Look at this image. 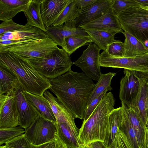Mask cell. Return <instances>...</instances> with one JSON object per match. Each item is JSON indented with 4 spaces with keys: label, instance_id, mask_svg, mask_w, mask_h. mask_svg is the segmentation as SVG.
I'll list each match as a JSON object with an SVG mask.
<instances>
[{
    "label": "cell",
    "instance_id": "obj_1",
    "mask_svg": "<svg viewBox=\"0 0 148 148\" xmlns=\"http://www.w3.org/2000/svg\"><path fill=\"white\" fill-rule=\"evenodd\" d=\"M49 90L75 118L84 119L87 104L95 84L83 73L70 69L62 75L48 79Z\"/></svg>",
    "mask_w": 148,
    "mask_h": 148
},
{
    "label": "cell",
    "instance_id": "obj_2",
    "mask_svg": "<svg viewBox=\"0 0 148 148\" xmlns=\"http://www.w3.org/2000/svg\"><path fill=\"white\" fill-rule=\"evenodd\" d=\"M114 104L113 94L106 93L89 118L83 122L78 138L82 148L95 142H104L109 115Z\"/></svg>",
    "mask_w": 148,
    "mask_h": 148
},
{
    "label": "cell",
    "instance_id": "obj_3",
    "mask_svg": "<svg viewBox=\"0 0 148 148\" xmlns=\"http://www.w3.org/2000/svg\"><path fill=\"white\" fill-rule=\"evenodd\" d=\"M0 61L4 63L17 77L25 91L43 95L51 85L48 79L37 71L24 58L12 52H0Z\"/></svg>",
    "mask_w": 148,
    "mask_h": 148
},
{
    "label": "cell",
    "instance_id": "obj_4",
    "mask_svg": "<svg viewBox=\"0 0 148 148\" xmlns=\"http://www.w3.org/2000/svg\"><path fill=\"white\" fill-rule=\"evenodd\" d=\"M24 59L48 79L55 78L65 73L71 69L73 64L69 54L63 49L58 47L45 58Z\"/></svg>",
    "mask_w": 148,
    "mask_h": 148
},
{
    "label": "cell",
    "instance_id": "obj_5",
    "mask_svg": "<svg viewBox=\"0 0 148 148\" xmlns=\"http://www.w3.org/2000/svg\"><path fill=\"white\" fill-rule=\"evenodd\" d=\"M122 29L144 45L148 42V10L141 6L131 8L117 15Z\"/></svg>",
    "mask_w": 148,
    "mask_h": 148
},
{
    "label": "cell",
    "instance_id": "obj_6",
    "mask_svg": "<svg viewBox=\"0 0 148 148\" xmlns=\"http://www.w3.org/2000/svg\"><path fill=\"white\" fill-rule=\"evenodd\" d=\"M57 45L48 36L10 45L0 46V52L9 51L24 58H45L57 49Z\"/></svg>",
    "mask_w": 148,
    "mask_h": 148
},
{
    "label": "cell",
    "instance_id": "obj_7",
    "mask_svg": "<svg viewBox=\"0 0 148 148\" xmlns=\"http://www.w3.org/2000/svg\"><path fill=\"white\" fill-rule=\"evenodd\" d=\"M101 67L121 68L148 73V53L134 57H114L103 51L100 55Z\"/></svg>",
    "mask_w": 148,
    "mask_h": 148
},
{
    "label": "cell",
    "instance_id": "obj_8",
    "mask_svg": "<svg viewBox=\"0 0 148 148\" xmlns=\"http://www.w3.org/2000/svg\"><path fill=\"white\" fill-rule=\"evenodd\" d=\"M25 130V137L34 145L45 143L57 137L56 123L40 116Z\"/></svg>",
    "mask_w": 148,
    "mask_h": 148
},
{
    "label": "cell",
    "instance_id": "obj_9",
    "mask_svg": "<svg viewBox=\"0 0 148 148\" xmlns=\"http://www.w3.org/2000/svg\"><path fill=\"white\" fill-rule=\"evenodd\" d=\"M100 50L96 44L90 42L82 56L73 63L87 76L95 81L99 80L102 74L99 64Z\"/></svg>",
    "mask_w": 148,
    "mask_h": 148
},
{
    "label": "cell",
    "instance_id": "obj_10",
    "mask_svg": "<svg viewBox=\"0 0 148 148\" xmlns=\"http://www.w3.org/2000/svg\"><path fill=\"white\" fill-rule=\"evenodd\" d=\"M125 76L120 82L119 98L121 103L133 108L135 104L140 87L136 71L124 69Z\"/></svg>",
    "mask_w": 148,
    "mask_h": 148
},
{
    "label": "cell",
    "instance_id": "obj_11",
    "mask_svg": "<svg viewBox=\"0 0 148 148\" xmlns=\"http://www.w3.org/2000/svg\"><path fill=\"white\" fill-rule=\"evenodd\" d=\"M47 37L46 33L40 29L25 25L21 29L0 35V46L10 45Z\"/></svg>",
    "mask_w": 148,
    "mask_h": 148
},
{
    "label": "cell",
    "instance_id": "obj_12",
    "mask_svg": "<svg viewBox=\"0 0 148 148\" xmlns=\"http://www.w3.org/2000/svg\"><path fill=\"white\" fill-rule=\"evenodd\" d=\"M14 90L0 94V128L19 125Z\"/></svg>",
    "mask_w": 148,
    "mask_h": 148
},
{
    "label": "cell",
    "instance_id": "obj_13",
    "mask_svg": "<svg viewBox=\"0 0 148 148\" xmlns=\"http://www.w3.org/2000/svg\"><path fill=\"white\" fill-rule=\"evenodd\" d=\"M14 91L19 125L25 130L40 116L26 99L24 94V90L20 84L14 89Z\"/></svg>",
    "mask_w": 148,
    "mask_h": 148
},
{
    "label": "cell",
    "instance_id": "obj_14",
    "mask_svg": "<svg viewBox=\"0 0 148 148\" xmlns=\"http://www.w3.org/2000/svg\"><path fill=\"white\" fill-rule=\"evenodd\" d=\"M47 35L57 45L65 50V39L74 35L90 37L85 30L76 27L75 20L66 22L64 25L51 26L46 28Z\"/></svg>",
    "mask_w": 148,
    "mask_h": 148
},
{
    "label": "cell",
    "instance_id": "obj_15",
    "mask_svg": "<svg viewBox=\"0 0 148 148\" xmlns=\"http://www.w3.org/2000/svg\"><path fill=\"white\" fill-rule=\"evenodd\" d=\"M114 0H96L79 12L75 19L76 27L97 19L105 14L112 7Z\"/></svg>",
    "mask_w": 148,
    "mask_h": 148
},
{
    "label": "cell",
    "instance_id": "obj_16",
    "mask_svg": "<svg viewBox=\"0 0 148 148\" xmlns=\"http://www.w3.org/2000/svg\"><path fill=\"white\" fill-rule=\"evenodd\" d=\"M140 87L134 107L132 108L138 114L147 127L148 116V73L136 71Z\"/></svg>",
    "mask_w": 148,
    "mask_h": 148
},
{
    "label": "cell",
    "instance_id": "obj_17",
    "mask_svg": "<svg viewBox=\"0 0 148 148\" xmlns=\"http://www.w3.org/2000/svg\"><path fill=\"white\" fill-rule=\"evenodd\" d=\"M84 30H99L122 33L119 19L113 13L111 7L104 15L99 18L91 21L79 27Z\"/></svg>",
    "mask_w": 148,
    "mask_h": 148
},
{
    "label": "cell",
    "instance_id": "obj_18",
    "mask_svg": "<svg viewBox=\"0 0 148 148\" xmlns=\"http://www.w3.org/2000/svg\"><path fill=\"white\" fill-rule=\"evenodd\" d=\"M70 0H41L40 11L46 28L52 25Z\"/></svg>",
    "mask_w": 148,
    "mask_h": 148
},
{
    "label": "cell",
    "instance_id": "obj_19",
    "mask_svg": "<svg viewBox=\"0 0 148 148\" xmlns=\"http://www.w3.org/2000/svg\"><path fill=\"white\" fill-rule=\"evenodd\" d=\"M122 109L125 113L136 134L141 148H148V129L138 114L131 107L121 103Z\"/></svg>",
    "mask_w": 148,
    "mask_h": 148
},
{
    "label": "cell",
    "instance_id": "obj_20",
    "mask_svg": "<svg viewBox=\"0 0 148 148\" xmlns=\"http://www.w3.org/2000/svg\"><path fill=\"white\" fill-rule=\"evenodd\" d=\"M57 136L65 148H82L78 138L79 129L75 128L66 123H56Z\"/></svg>",
    "mask_w": 148,
    "mask_h": 148
},
{
    "label": "cell",
    "instance_id": "obj_21",
    "mask_svg": "<svg viewBox=\"0 0 148 148\" xmlns=\"http://www.w3.org/2000/svg\"><path fill=\"white\" fill-rule=\"evenodd\" d=\"M43 95L50 104L56 123H66L75 128H78L75 124V118L57 97L47 90L44 92Z\"/></svg>",
    "mask_w": 148,
    "mask_h": 148
},
{
    "label": "cell",
    "instance_id": "obj_22",
    "mask_svg": "<svg viewBox=\"0 0 148 148\" xmlns=\"http://www.w3.org/2000/svg\"><path fill=\"white\" fill-rule=\"evenodd\" d=\"M25 96L39 116L43 118L56 123V121L50 104L43 95L40 96L24 91Z\"/></svg>",
    "mask_w": 148,
    "mask_h": 148
},
{
    "label": "cell",
    "instance_id": "obj_23",
    "mask_svg": "<svg viewBox=\"0 0 148 148\" xmlns=\"http://www.w3.org/2000/svg\"><path fill=\"white\" fill-rule=\"evenodd\" d=\"M32 0H0V20L12 19L16 14L24 12Z\"/></svg>",
    "mask_w": 148,
    "mask_h": 148
},
{
    "label": "cell",
    "instance_id": "obj_24",
    "mask_svg": "<svg viewBox=\"0 0 148 148\" xmlns=\"http://www.w3.org/2000/svg\"><path fill=\"white\" fill-rule=\"evenodd\" d=\"M121 120V107L114 108L109 114L104 141L103 142L105 147L107 148L114 140L120 126Z\"/></svg>",
    "mask_w": 148,
    "mask_h": 148
},
{
    "label": "cell",
    "instance_id": "obj_25",
    "mask_svg": "<svg viewBox=\"0 0 148 148\" xmlns=\"http://www.w3.org/2000/svg\"><path fill=\"white\" fill-rule=\"evenodd\" d=\"M41 0H32L27 9L23 12L27 19L25 24L38 28L46 32L40 11Z\"/></svg>",
    "mask_w": 148,
    "mask_h": 148
},
{
    "label": "cell",
    "instance_id": "obj_26",
    "mask_svg": "<svg viewBox=\"0 0 148 148\" xmlns=\"http://www.w3.org/2000/svg\"><path fill=\"white\" fill-rule=\"evenodd\" d=\"M0 94L8 93L20 84L16 75L0 61Z\"/></svg>",
    "mask_w": 148,
    "mask_h": 148
},
{
    "label": "cell",
    "instance_id": "obj_27",
    "mask_svg": "<svg viewBox=\"0 0 148 148\" xmlns=\"http://www.w3.org/2000/svg\"><path fill=\"white\" fill-rule=\"evenodd\" d=\"M122 33L125 37L124 42V57H134L148 53V49L141 42L127 32Z\"/></svg>",
    "mask_w": 148,
    "mask_h": 148
},
{
    "label": "cell",
    "instance_id": "obj_28",
    "mask_svg": "<svg viewBox=\"0 0 148 148\" xmlns=\"http://www.w3.org/2000/svg\"><path fill=\"white\" fill-rule=\"evenodd\" d=\"M85 31L100 50L106 51L108 45L114 41L115 35L118 32L99 30H87Z\"/></svg>",
    "mask_w": 148,
    "mask_h": 148
},
{
    "label": "cell",
    "instance_id": "obj_29",
    "mask_svg": "<svg viewBox=\"0 0 148 148\" xmlns=\"http://www.w3.org/2000/svg\"><path fill=\"white\" fill-rule=\"evenodd\" d=\"M116 75V73L111 72L105 74H101L91 94L86 108L93 100L105 91H110L112 89L111 86V81L113 77Z\"/></svg>",
    "mask_w": 148,
    "mask_h": 148
},
{
    "label": "cell",
    "instance_id": "obj_30",
    "mask_svg": "<svg viewBox=\"0 0 148 148\" xmlns=\"http://www.w3.org/2000/svg\"><path fill=\"white\" fill-rule=\"evenodd\" d=\"M79 12L75 0H70L51 26L61 25L68 21L74 20L78 16Z\"/></svg>",
    "mask_w": 148,
    "mask_h": 148
},
{
    "label": "cell",
    "instance_id": "obj_31",
    "mask_svg": "<svg viewBox=\"0 0 148 148\" xmlns=\"http://www.w3.org/2000/svg\"><path fill=\"white\" fill-rule=\"evenodd\" d=\"M119 129L126 136L132 148H141L135 131L127 116L122 109V120Z\"/></svg>",
    "mask_w": 148,
    "mask_h": 148
},
{
    "label": "cell",
    "instance_id": "obj_32",
    "mask_svg": "<svg viewBox=\"0 0 148 148\" xmlns=\"http://www.w3.org/2000/svg\"><path fill=\"white\" fill-rule=\"evenodd\" d=\"M90 42H93L90 37L74 35L65 39V50L70 56L77 49Z\"/></svg>",
    "mask_w": 148,
    "mask_h": 148
},
{
    "label": "cell",
    "instance_id": "obj_33",
    "mask_svg": "<svg viewBox=\"0 0 148 148\" xmlns=\"http://www.w3.org/2000/svg\"><path fill=\"white\" fill-rule=\"evenodd\" d=\"M25 132L20 126L0 128V145H1L12 139L24 134Z\"/></svg>",
    "mask_w": 148,
    "mask_h": 148
},
{
    "label": "cell",
    "instance_id": "obj_34",
    "mask_svg": "<svg viewBox=\"0 0 148 148\" xmlns=\"http://www.w3.org/2000/svg\"><path fill=\"white\" fill-rule=\"evenodd\" d=\"M139 6L141 5L135 0H114L111 8L114 14L117 16L131 8Z\"/></svg>",
    "mask_w": 148,
    "mask_h": 148
},
{
    "label": "cell",
    "instance_id": "obj_35",
    "mask_svg": "<svg viewBox=\"0 0 148 148\" xmlns=\"http://www.w3.org/2000/svg\"><path fill=\"white\" fill-rule=\"evenodd\" d=\"M106 51L112 56L123 57L124 53V42L119 40H115L108 45Z\"/></svg>",
    "mask_w": 148,
    "mask_h": 148
},
{
    "label": "cell",
    "instance_id": "obj_36",
    "mask_svg": "<svg viewBox=\"0 0 148 148\" xmlns=\"http://www.w3.org/2000/svg\"><path fill=\"white\" fill-rule=\"evenodd\" d=\"M29 144L24 134L11 140L5 145L8 148H29Z\"/></svg>",
    "mask_w": 148,
    "mask_h": 148
},
{
    "label": "cell",
    "instance_id": "obj_37",
    "mask_svg": "<svg viewBox=\"0 0 148 148\" xmlns=\"http://www.w3.org/2000/svg\"><path fill=\"white\" fill-rule=\"evenodd\" d=\"M25 26L15 23L12 18L3 21L0 24V35L21 29Z\"/></svg>",
    "mask_w": 148,
    "mask_h": 148
},
{
    "label": "cell",
    "instance_id": "obj_38",
    "mask_svg": "<svg viewBox=\"0 0 148 148\" xmlns=\"http://www.w3.org/2000/svg\"><path fill=\"white\" fill-rule=\"evenodd\" d=\"M107 90L105 91L101 95L93 100L89 105L86 108L84 114L83 122L86 121L95 110L99 104L103 97L106 93Z\"/></svg>",
    "mask_w": 148,
    "mask_h": 148
},
{
    "label": "cell",
    "instance_id": "obj_39",
    "mask_svg": "<svg viewBox=\"0 0 148 148\" xmlns=\"http://www.w3.org/2000/svg\"><path fill=\"white\" fill-rule=\"evenodd\" d=\"M63 147L57 137L47 142L38 145L29 143V148H60Z\"/></svg>",
    "mask_w": 148,
    "mask_h": 148
},
{
    "label": "cell",
    "instance_id": "obj_40",
    "mask_svg": "<svg viewBox=\"0 0 148 148\" xmlns=\"http://www.w3.org/2000/svg\"><path fill=\"white\" fill-rule=\"evenodd\" d=\"M96 0H75L78 8L80 10V12L91 5Z\"/></svg>",
    "mask_w": 148,
    "mask_h": 148
},
{
    "label": "cell",
    "instance_id": "obj_41",
    "mask_svg": "<svg viewBox=\"0 0 148 148\" xmlns=\"http://www.w3.org/2000/svg\"><path fill=\"white\" fill-rule=\"evenodd\" d=\"M118 132L123 148H132L125 135L119 129Z\"/></svg>",
    "mask_w": 148,
    "mask_h": 148
},
{
    "label": "cell",
    "instance_id": "obj_42",
    "mask_svg": "<svg viewBox=\"0 0 148 148\" xmlns=\"http://www.w3.org/2000/svg\"><path fill=\"white\" fill-rule=\"evenodd\" d=\"M123 148L118 131L114 140L107 148Z\"/></svg>",
    "mask_w": 148,
    "mask_h": 148
},
{
    "label": "cell",
    "instance_id": "obj_43",
    "mask_svg": "<svg viewBox=\"0 0 148 148\" xmlns=\"http://www.w3.org/2000/svg\"><path fill=\"white\" fill-rule=\"evenodd\" d=\"M87 145L91 148H106L103 142H95Z\"/></svg>",
    "mask_w": 148,
    "mask_h": 148
},
{
    "label": "cell",
    "instance_id": "obj_44",
    "mask_svg": "<svg viewBox=\"0 0 148 148\" xmlns=\"http://www.w3.org/2000/svg\"><path fill=\"white\" fill-rule=\"evenodd\" d=\"M136 1L140 4L141 6L148 7V0H135Z\"/></svg>",
    "mask_w": 148,
    "mask_h": 148
},
{
    "label": "cell",
    "instance_id": "obj_45",
    "mask_svg": "<svg viewBox=\"0 0 148 148\" xmlns=\"http://www.w3.org/2000/svg\"><path fill=\"white\" fill-rule=\"evenodd\" d=\"M0 148H8L5 145H0Z\"/></svg>",
    "mask_w": 148,
    "mask_h": 148
},
{
    "label": "cell",
    "instance_id": "obj_46",
    "mask_svg": "<svg viewBox=\"0 0 148 148\" xmlns=\"http://www.w3.org/2000/svg\"><path fill=\"white\" fill-rule=\"evenodd\" d=\"M142 8L147 10H148V7H143L141 6Z\"/></svg>",
    "mask_w": 148,
    "mask_h": 148
},
{
    "label": "cell",
    "instance_id": "obj_47",
    "mask_svg": "<svg viewBox=\"0 0 148 148\" xmlns=\"http://www.w3.org/2000/svg\"><path fill=\"white\" fill-rule=\"evenodd\" d=\"M147 128L148 129V116L147 123Z\"/></svg>",
    "mask_w": 148,
    "mask_h": 148
},
{
    "label": "cell",
    "instance_id": "obj_48",
    "mask_svg": "<svg viewBox=\"0 0 148 148\" xmlns=\"http://www.w3.org/2000/svg\"><path fill=\"white\" fill-rule=\"evenodd\" d=\"M65 148V147H61V148Z\"/></svg>",
    "mask_w": 148,
    "mask_h": 148
}]
</instances>
